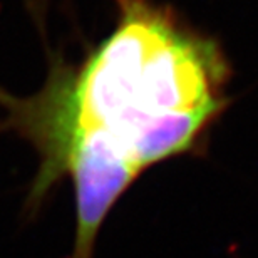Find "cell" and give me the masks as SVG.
Returning a JSON list of instances; mask_svg holds the SVG:
<instances>
[{"mask_svg":"<svg viewBox=\"0 0 258 258\" xmlns=\"http://www.w3.org/2000/svg\"><path fill=\"white\" fill-rule=\"evenodd\" d=\"M114 30L79 66L49 54L39 91L82 136L143 173L201 146L228 104L216 40L153 0H114Z\"/></svg>","mask_w":258,"mask_h":258,"instance_id":"6da1fadb","label":"cell"}]
</instances>
